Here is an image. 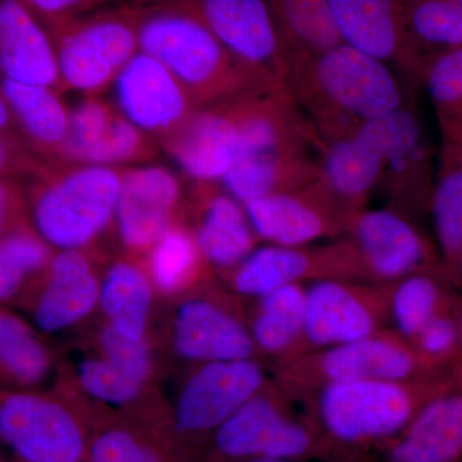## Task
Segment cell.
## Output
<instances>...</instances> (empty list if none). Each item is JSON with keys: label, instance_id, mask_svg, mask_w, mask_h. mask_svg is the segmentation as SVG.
Masks as SVG:
<instances>
[{"label": "cell", "instance_id": "obj_25", "mask_svg": "<svg viewBox=\"0 0 462 462\" xmlns=\"http://www.w3.org/2000/svg\"><path fill=\"white\" fill-rule=\"evenodd\" d=\"M44 275L32 309L33 320L42 331L74 327L98 305L100 282L84 251H58Z\"/></svg>", "mask_w": 462, "mask_h": 462}, {"label": "cell", "instance_id": "obj_15", "mask_svg": "<svg viewBox=\"0 0 462 462\" xmlns=\"http://www.w3.org/2000/svg\"><path fill=\"white\" fill-rule=\"evenodd\" d=\"M157 139L142 132L102 96L84 97L69 109L63 165L126 167L156 160Z\"/></svg>", "mask_w": 462, "mask_h": 462}, {"label": "cell", "instance_id": "obj_6", "mask_svg": "<svg viewBox=\"0 0 462 462\" xmlns=\"http://www.w3.org/2000/svg\"><path fill=\"white\" fill-rule=\"evenodd\" d=\"M269 382L258 358L199 365L169 420L167 446L175 462H196L215 431Z\"/></svg>", "mask_w": 462, "mask_h": 462}, {"label": "cell", "instance_id": "obj_50", "mask_svg": "<svg viewBox=\"0 0 462 462\" xmlns=\"http://www.w3.org/2000/svg\"><path fill=\"white\" fill-rule=\"evenodd\" d=\"M451 2L462 12V0H451Z\"/></svg>", "mask_w": 462, "mask_h": 462}, {"label": "cell", "instance_id": "obj_37", "mask_svg": "<svg viewBox=\"0 0 462 462\" xmlns=\"http://www.w3.org/2000/svg\"><path fill=\"white\" fill-rule=\"evenodd\" d=\"M205 263L208 264L200 254L193 234L179 224L169 227L149 251L152 281L166 293L189 285Z\"/></svg>", "mask_w": 462, "mask_h": 462}, {"label": "cell", "instance_id": "obj_29", "mask_svg": "<svg viewBox=\"0 0 462 462\" xmlns=\"http://www.w3.org/2000/svg\"><path fill=\"white\" fill-rule=\"evenodd\" d=\"M382 153L372 135L361 127L357 133L324 143L321 179L331 193L357 214L378 189Z\"/></svg>", "mask_w": 462, "mask_h": 462}, {"label": "cell", "instance_id": "obj_9", "mask_svg": "<svg viewBox=\"0 0 462 462\" xmlns=\"http://www.w3.org/2000/svg\"><path fill=\"white\" fill-rule=\"evenodd\" d=\"M382 153L378 189L385 206L420 223L430 216L437 151L418 112L407 103L364 125Z\"/></svg>", "mask_w": 462, "mask_h": 462}, {"label": "cell", "instance_id": "obj_19", "mask_svg": "<svg viewBox=\"0 0 462 462\" xmlns=\"http://www.w3.org/2000/svg\"><path fill=\"white\" fill-rule=\"evenodd\" d=\"M111 88L120 114L157 142L199 108L160 60L141 51L121 69Z\"/></svg>", "mask_w": 462, "mask_h": 462}, {"label": "cell", "instance_id": "obj_13", "mask_svg": "<svg viewBox=\"0 0 462 462\" xmlns=\"http://www.w3.org/2000/svg\"><path fill=\"white\" fill-rule=\"evenodd\" d=\"M221 273L234 293L248 300H257L287 285L321 279L358 281L354 249L345 236L321 245H264Z\"/></svg>", "mask_w": 462, "mask_h": 462}, {"label": "cell", "instance_id": "obj_18", "mask_svg": "<svg viewBox=\"0 0 462 462\" xmlns=\"http://www.w3.org/2000/svg\"><path fill=\"white\" fill-rule=\"evenodd\" d=\"M345 44L382 60L404 85L422 87L424 69L404 30L400 0H327Z\"/></svg>", "mask_w": 462, "mask_h": 462}, {"label": "cell", "instance_id": "obj_47", "mask_svg": "<svg viewBox=\"0 0 462 462\" xmlns=\"http://www.w3.org/2000/svg\"><path fill=\"white\" fill-rule=\"evenodd\" d=\"M452 375H454L456 384L462 387V302H461V351L460 357L456 363L454 369H452Z\"/></svg>", "mask_w": 462, "mask_h": 462}, {"label": "cell", "instance_id": "obj_33", "mask_svg": "<svg viewBox=\"0 0 462 462\" xmlns=\"http://www.w3.org/2000/svg\"><path fill=\"white\" fill-rule=\"evenodd\" d=\"M153 291L148 276L136 264L120 261L100 282L99 302L108 327L129 339H144Z\"/></svg>", "mask_w": 462, "mask_h": 462}, {"label": "cell", "instance_id": "obj_43", "mask_svg": "<svg viewBox=\"0 0 462 462\" xmlns=\"http://www.w3.org/2000/svg\"><path fill=\"white\" fill-rule=\"evenodd\" d=\"M51 163L45 162L26 143L0 135V179H32Z\"/></svg>", "mask_w": 462, "mask_h": 462}, {"label": "cell", "instance_id": "obj_12", "mask_svg": "<svg viewBox=\"0 0 462 462\" xmlns=\"http://www.w3.org/2000/svg\"><path fill=\"white\" fill-rule=\"evenodd\" d=\"M391 329L388 284L321 279L306 284V354Z\"/></svg>", "mask_w": 462, "mask_h": 462}, {"label": "cell", "instance_id": "obj_45", "mask_svg": "<svg viewBox=\"0 0 462 462\" xmlns=\"http://www.w3.org/2000/svg\"><path fill=\"white\" fill-rule=\"evenodd\" d=\"M20 182L0 179V238L18 226L29 224L26 197Z\"/></svg>", "mask_w": 462, "mask_h": 462}, {"label": "cell", "instance_id": "obj_42", "mask_svg": "<svg viewBox=\"0 0 462 462\" xmlns=\"http://www.w3.org/2000/svg\"><path fill=\"white\" fill-rule=\"evenodd\" d=\"M99 345L103 357L109 363L136 382L142 384L147 382L153 369V358L145 339H129L111 327H106L100 331Z\"/></svg>", "mask_w": 462, "mask_h": 462}, {"label": "cell", "instance_id": "obj_48", "mask_svg": "<svg viewBox=\"0 0 462 462\" xmlns=\"http://www.w3.org/2000/svg\"><path fill=\"white\" fill-rule=\"evenodd\" d=\"M133 5H160V3H172L176 2V0H129Z\"/></svg>", "mask_w": 462, "mask_h": 462}, {"label": "cell", "instance_id": "obj_36", "mask_svg": "<svg viewBox=\"0 0 462 462\" xmlns=\"http://www.w3.org/2000/svg\"><path fill=\"white\" fill-rule=\"evenodd\" d=\"M53 248L25 224L0 238V303L14 300L27 282L47 270Z\"/></svg>", "mask_w": 462, "mask_h": 462}, {"label": "cell", "instance_id": "obj_24", "mask_svg": "<svg viewBox=\"0 0 462 462\" xmlns=\"http://www.w3.org/2000/svg\"><path fill=\"white\" fill-rule=\"evenodd\" d=\"M0 76L63 91L50 29L20 0H0Z\"/></svg>", "mask_w": 462, "mask_h": 462}, {"label": "cell", "instance_id": "obj_22", "mask_svg": "<svg viewBox=\"0 0 462 462\" xmlns=\"http://www.w3.org/2000/svg\"><path fill=\"white\" fill-rule=\"evenodd\" d=\"M172 343L181 358L199 365L258 358L247 321L211 297L191 298L179 307Z\"/></svg>", "mask_w": 462, "mask_h": 462}, {"label": "cell", "instance_id": "obj_1", "mask_svg": "<svg viewBox=\"0 0 462 462\" xmlns=\"http://www.w3.org/2000/svg\"><path fill=\"white\" fill-rule=\"evenodd\" d=\"M455 384L452 370L402 380H357L325 385L298 406L314 422L328 462L382 454L430 401Z\"/></svg>", "mask_w": 462, "mask_h": 462}, {"label": "cell", "instance_id": "obj_21", "mask_svg": "<svg viewBox=\"0 0 462 462\" xmlns=\"http://www.w3.org/2000/svg\"><path fill=\"white\" fill-rule=\"evenodd\" d=\"M321 139H289L258 145L240 153L221 180L240 203L305 187L321 178Z\"/></svg>", "mask_w": 462, "mask_h": 462}, {"label": "cell", "instance_id": "obj_44", "mask_svg": "<svg viewBox=\"0 0 462 462\" xmlns=\"http://www.w3.org/2000/svg\"><path fill=\"white\" fill-rule=\"evenodd\" d=\"M35 16L41 18L48 29L108 7L115 0H20Z\"/></svg>", "mask_w": 462, "mask_h": 462}, {"label": "cell", "instance_id": "obj_10", "mask_svg": "<svg viewBox=\"0 0 462 462\" xmlns=\"http://www.w3.org/2000/svg\"><path fill=\"white\" fill-rule=\"evenodd\" d=\"M89 437L85 422L60 401L0 392V443L20 462H84Z\"/></svg>", "mask_w": 462, "mask_h": 462}, {"label": "cell", "instance_id": "obj_5", "mask_svg": "<svg viewBox=\"0 0 462 462\" xmlns=\"http://www.w3.org/2000/svg\"><path fill=\"white\" fill-rule=\"evenodd\" d=\"M328 462L321 436L305 411L270 380L215 431L196 462Z\"/></svg>", "mask_w": 462, "mask_h": 462}, {"label": "cell", "instance_id": "obj_8", "mask_svg": "<svg viewBox=\"0 0 462 462\" xmlns=\"http://www.w3.org/2000/svg\"><path fill=\"white\" fill-rule=\"evenodd\" d=\"M273 372L275 384L296 404L336 383L438 375L422 365L410 342L392 329L307 352Z\"/></svg>", "mask_w": 462, "mask_h": 462}, {"label": "cell", "instance_id": "obj_4", "mask_svg": "<svg viewBox=\"0 0 462 462\" xmlns=\"http://www.w3.org/2000/svg\"><path fill=\"white\" fill-rule=\"evenodd\" d=\"M29 181L30 224L51 248L84 251L115 223L123 169L48 165Z\"/></svg>", "mask_w": 462, "mask_h": 462}, {"label": "cell", "instance_id": "obj_40", "mask_svg": "<svg viewBox=\"0 0 462 462\" xmlns=\"http://www.w3.org/2000/svg\"><path fill=\"white\" fill-rule=\"evenodd\" d=\"M461 302L431 319L410 342L419 360L431 373H449L460 357Z\"/></svg>", "mask_w": 462, "mask_h": 462}, {"label": "cell", "instance_id": "obj_11", "mask_svg": "<svg viewBox=\"0 0 462 462\" xmlns=\"http://www.w3.org/2000/svg\"><path fill=\"white\" fill-rule=\"evenodd\" d=\"M345 236L354 249L360 282L391 284L418 270L442 264L436 243L420 224L388 207L358 211Z\"/></svg>", "mask_w": 462, "mask_h": 462}, {"label": "cell", "instance_id": "obj_2", "mask_svg": "<svg viewBox=\"0 0 462 462\" xmlns=\"http://www.w3.org/2000/svg\"><path fill=\"white\" fill-rule=\"evenodd\" d=\"M285 87L324 143L352 135L409 103L391 67L345 42L289 67Z\"/></svg>", "mask_w": 462, "mask_h": 462}, {"label": "cell", "instance_id": "obj_14", "mask_svg": "<svg viewBox=\"0 0 462 462\" xmlns=\"http://www.w3.org/2000/svg\"><path fill=\"white\" fill-rule=\"evenodd\" d=\"M245 207L258 239L284 247H305L321 239L340 238L356 215L321 178L297 189L251 200Z\"/></svg>", "mask_w": 462, "mask_h": 462}, {"label": "cell", "instance_id": "obj_16", "mask_svg": "<svg viewBox=\"0 0 462 462\" xmlns=\"http://www.w3.org/2000/svg\"><path fill=\"white\" fill-rule=\"evenodd\" d=\"M245 66L285 84L288 69L264 0H176Z\"/></svg>", "mask_w": 462, "mask_h": 462}, {"label": "cell", "instance_id": "obj_41", "mask_svg": "<svg viewBox=\"0 0 462 462\" xmlns=\"http://www.w3.org/2000/svg\"><path fill=\"white\" fill-rule=\"evenodd\" d=\"M78 379L90 397L112 406H130L141 397L143 385L106 357L85 358L78 366Z\"/></svg>", "mask_w": 462, "mask_h": 462}, {"label": "cell", "instance_id": "obj_3", "mask_svg": "<svg viewBox=\"0 0 462 462\" xmlns=\"http://www.w3.org/2000/svg\"><path fill=\"white\" fill-rule=\"evenodd\" d=\"M135 7L139 51L160 60L199 107L285 87L240 62L180 5L160 3Z\"/></svg>", "mask_w": 462, "mask_h": 462}, {"label": "cell", "instance_id": "obj_35", "mask_svg": "<svg viewBox=\"0 0 462 462\" xmlns=\"http://www.w3.org/2000/svg\"><path fill=\"white\" fill-rule=\"evenodd\" d=\"M51 365L50 351L30 325L0 307V378L29 387L48 375Z\"/></svg>", "mask_w": 462, "mask_h": 462}, {"label": "cell", "instance_id": "obj_49", "mask_svg": "<svg viewBox=\"0 0 462 462\" xmlns=\"http://www.w3.org/2000/svg\"><path fill=\"white\" fill-rule=\"evenodd\" d=\"M251 462H294V461H287V460H270V458H263V460H254Z\"/></svg>", "mask_w": 462, "mask_h": 462}, {"label": "cell", "instance_id": "obj_7", "mask_svg": "<svg viewBox=\"0 0 462 462\" xmlns=\"http://www.w3.org/2000/svg\"><path fill=\"white\" fill-rule=\"evenodd\" d=\"M62 90L102 96L139 51L136 7L108 5L50 27Z\"/></svg>", "mask_w": 462, "mask_h": 462}, {"label": "cell", "instance_id": "obj_38", "mask_svg": "<svg viewBox=\"0 0 462 462\" xmlns=\"http://www.w3.org/2000/svg\"><path fill=\"white\" fill-rule=\"evenodd\" d=\"M422 87L430 96L442 139L462 143V48L430 60Z\"/></svg>", "mask_w": 462, "mask_h": 462}, {"label": "cell", "instance_id": "obj_30", "mask_svg": "<svg viewBox=\"0 0 462 462\" xmlns=\"http://www.w3.org/2000/svg\"><path fill=\"white\" fill-rule=\"evenodd\" d=\"M430 216L440 263L462 288V143L440 141Z\"/></svg>", "mask_w": 462, "mask_h": 462}, {"label": "cell", "instance_id": "obj_28", "mask_svg": "<svg viewBox=\"0 0 462 462\" xmlns=\"http://www.w3.org/2000/svg\"><path fill=\"white\" fill-rule=\"evenodd\" d=\"M254 300L248 329L258 358L273 370L306 354V284H291Z\"/></svg>", "mask_w": 462, "mask_h": 462}, {"label": "cell", "instance_id": "obj_20", "mask_svg": "<svg viewBox=\"0 0 462 462\" xmlns=\"http://www.w3.org/2000/svg\"><path fill=\"white\" fill-rule=\"evenodd\" d=\"M184 199L179 176L156 163L123 169L115 224L121 243L133 252H149L173 225Z\"/></svg>", "mask_w": 462, "mask_h": 462}, {"label": "cell", "instance_id": "obj_34", "mask_svg": "<svg viewBox=\"0 0 462 462\" xmlns=\"http://www.w3.org/2000/svg\"><path fill=\"white\" fill-rule=\"evenodd\" d=\"M403 25L422 69L434 57L462 48V12L451 0H400Z\"/></svg>", "mask_w": 462, "mask_h": 462}, {"label": "cell", "instance_id": "obj_46", "mask_svg": "<svg viewBox=\"0 0 462 462\" xmlns=\"http://www.w3.org/2000/svg\"><path fill=\"white\" fill-rule=\"evenodd\" d=\"M0 135L26 143L23 134L18 129L16 120H14V114H12L11 107H9L7 99H5L2 90H0Z\"/></svg>", "mask_w": 462, "mask_h": 462}, {"label": "cell", "instance_id": "obj_31", "mask_svg": "<svg viewBox=\"0 0 462 462\" xmlns=\"http://www.w3.org/2000/svg\"><path fill=\"white\" fill-rule=\"evenodd\" d=\"M460 297L442 264L404 275L388 284L389 327L411 342L431 319Z\"/></svg>", "mask_w": 462, "mask_h": 462}, {"label": "cell", "instance_id": "obj_17", "mask_svg": "<svg viewBox=\"0 0 462 462\" xmlns=\"http://www.w3.org/2000/svg\"><path fill=\"white\" fill-rule=\"evenodd\" d=\"M236 99L197 108L158 139L161 151L191 181L221 182L238 160L242 130Z\"/></svg>", "mask_w": 462, "mask_h": 462}, {"label": "cell", "instance_id": "obj_23", "mask_svg": "<svg viewBox=\"0 0 462 462\" xmlns=\"http://www.w3.org/2000/svg\"><path fill=\"white\" fill-rule=\"evenodd\" d=\"M194 225L191 229L200 254L220 273L233 269L258 247L256 231L238 199L220 182L193 181Z\"/></svg>", "mask_w": 462, "mask_h": 462}, {"label": "cell", "instance_id": "obj_26", "mask_svg": "<svg viewBox=\"0 0 462 462\" xmlns=\"http://www.w3.org/2000/svg\"><path fill=\"white\" fill-rule=\"evenodd\" d=\"M376 462H462V387L425 404Z\"/></svg>", "mask_w": 462, "mask_h": 462}, {"label": "cell", "instance_id": "obj_39", "mask_svg": "<svg viewBox=\"0 0 462 462\" xmlns=\"http://www.w3.org/2000/svg\"><path fill=\"white\" fill-rule=\"evenodd\" d=\"M84 462H175L153 430L109 424L90 433Z\"/></svg>", "mask_w": 462, "mask_h": 462}, {"label": "cell", "instance_id": "obj_27", "mask_svg": "<svg viewBox=\"0 0 462 462\" xmlns=\"http://www.w3.org/2000/svg\"><path fill=\"white\" fill-rule=\"evenodd\" d=\"M0 90L33 153L51 165H63L69 109L60 100V93L41 85L17 83L2 76Z\"/></svg>", "mask_w": 462, "mask_h": 462}, {"label": "cell", "instance_id": "obj_32", "mask_svg": "<svg viewBox=\"0 0 462 462\" xmlns=\"http://www.w3.org/2000/svg\"><path fill=\"white\" fill-rule=\"evenodd\" d=\"M287 69L340 44L327 0H264Z\"/></svg>", "mask_w": 462, "mask_h": 462}]
</instances>
